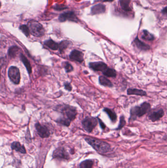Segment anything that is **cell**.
<instances>
[{"instance_id":"cell-1","label":"cell","mask_w":167,"mask_h":168,"mask_svg":"<svg viewBox=\"0 0 167 168\" xmlns=\"http://www.w3.org/2000/svg\"><path fill=\"white\" fill-rule=\"evenodd\" d=\"M85 140L99 153L103 154L110 150V146L106 141L92 137H86Z\"/></svg>"},{"instance_id":"cell-2","label":"cell","mask_w":167,"mask_h":168,"mask_svg":"<svg viewBox=\"0 0 167 168\" xmlns=\"http://www.w3.org/2000/svg\"><path fill=\"white\" fill-rule=\"evenodd\" d=\"M55 110L63 115V117L69 119L72 121L75 119L77 115L76 108L68 105H59L57 106Z\"/></svg>"},{"instance_id":"cell-3","label":"cell","mask_w":167,"mask_h":168,"mask_svg":"<svg viewBox=\"0 0 167 168\" xmlns=\"http://www.w3.org/2000/svg\"><path fill=\"white\" fill-rule=\"evenodd\" d=\"M28 26L32 35L36 37H41L45 34V30L40 23L32 20L28 22Z\"/></svg>"},{"instance_id":"cell-4","label":"cell","mask_w":167,"mask_h":168,"mask_svg":"<svg viewBox=\"0 0 167 168\" xmlns=\"http://www.w3.org/2000/svg\"><path fill=\"white\" fill-rule=\"evenodd\" d=\"M151 109V105L148 103L144 102L141 106H136L131 109V117L132 119H135L136 117H140L148 112Z\"/></svg>"},{"instance_id":"cell-5","label":"cell","mask_w":167,"mask_h":168,"mask_svg":"<svg viewBox=\"0 0 167 168\" xmlns=\"http://www.w3.org/2000/svg\"><path fill=\"white\" fill-rule=\"evenodd\" d=\"M82 124L85 130L87 132L90 133L97 126L98 119L91 116H87L82 120Z\"/></svg>"},{"instance_id":"cell-6","label":"cell","mask_w":167,"mask_h":168,"mask_svg":"<svg viewBox=\"0 0 167 168\" xmlns=\"http://www.w3.org/2000/svg\"><path fill=\"white\" fill-rule=\"evenodd\" d=\"M9 78L16 85H18L20 82L21 76L19 70L14 66H10L8 71Z\"/></svg>"},{"instance_id":"cell-7","label":"cell","mask_w":167,"mask_h":168,"mask_svg":"<svg viewBox=\"0 0 167 168\" xmlns=\"http://www.w3.org/2000/svg\"><path fill=\"white\" fill-rule=\"evenodd\" d=\"M35 128L38 134L41 138H48L50 136V131L46 125H42L39 123H37L35 124Z\"/></svg>"},{"instance_id":"cell-8","label":"cell","mask_w":167,"mask_h":168,"mask_svg":"<svg viewBox=\"0 0 167 168\" xmlns=\"http://www.w3.org/2000/svg\"><path fill=\"white\" fill-rule=\"evenodd\" d=\"M89 66L92 70L96 71H102L103 73L105 72L108 68L106 63L103 62H93L89 63Z\"/></svg>"},{"instance_id":"cell-9","label":"cell","mask_w":167,"mask_h":168,"mask_svg":"<svg viewBox=\"0 0 167 168\" xmlns=\"http://www.w3.org/2000/svg\"><path fill=\"white\" fill-rule=\"evenodd\" d=\"M54 158H62V159H68L69 156L65 148H59L54 150L53 155Z\"/></svg>"},{"instance_id":"cell-10","label":"cell","mask_w":167,"mask_h":168,"mask_svg":"<svg viewBox=\"0 0 167 168\" xmlns=\"http://www.w3.org/2000/svg\"><path fill=\"white\" fill-rule=\"evenodd\" d=\"M78 18L73 12H68L61 14L59 17V20L61 22H64L66 20L77 22Z\"/></svg>"},{"instance_id":"cell-11","label":"cell","mask_w":167,"mask_h":168,"mask_svg":"<svg viewBox=\"0 0 167 168\" xmlns=\"http://www.w3.org/2000/svg\"><path fill=\"white\" fill-rule=\"evenodd\" d=\"M70 59L72 61H77L78 63H82L83 62V54L82 52H81L77 50L72 51L70 54Z\"/></svg>"},{"instance_id":"cell-12","label":"cell","mask_w":167,"mask_h":168,"mask_svg":"<svg viewBox=\"0 0 167 168\" xmlns=\"http://www.w3.org/2000/svg\"><path fill=\"white\" fill-rule=\"evenodd\" d=\"M164 115V112L163 110L160 109L157 111L153 112L152 113H151L149 115L148 117L151 121H155L161 119L163 116Z\"/></svg>"},{"instance_id":"cell-13","label":"cell","mask_w":167,"mask_h":168,"mask_svg":"<svg viewBox=\"0 0 167 168\" xmlns=\"http://www.w3.org/2000/svg\"><path fill=\"white\" fill-rule=\"evenodd\" d=\"M106 11V6L103 4H99L94 5L91 9L92 14H101Z\"/></svg>"},{"instance_id":"cell-14","label":"cell","mask_w":167,"mask_h":168,"mask_svg":"<svg viewBox=\"0 0 167 168\" xmlns=\"http://www.w3.org/2000/svg\"><path fill=\"white\" fill-rule=\"evenodd\" d=\"M134 42L136 47L141 50L147 51L150 49V46H148V44H146V43L140 41L138 38H136L135 39Z\"/></svg>"},{"instance_id":"cell-15","label":"cell","mask_w":167,"mask_h":168,"mask_svg":"<svg viewBox=\"0 0 167 168\" xmlns=\"http://www.w3.org/2000/svg\"><path fill=\"white\" fill-rule=\"evenodd\" d=\"M12 149L16 150L17 152H20L22 153H26L25 148L23 145H21L20 143L17 141H14L12 143L11 145Z\"/></svg>"},{"instance_id":"cell-16","label":"cell","mask_w":167,"mask_h":168,"mask_svg":"<svg viewBox=\"0 0 167 168\" xmlns=\"http://www.w3.org/2000/svg\"><path fill=\"white\" fill-rule=\"evenodd\" d=\"M127 94L128 95H136L139 96H145L147 95L146 91L136 88H129L127 90Z\"/></svg>"},{"instance_id":"cell-17","label":"cell","mask_w":167,"mask_h":168,"mask_svg":"<svg viewBox=\"0 0 167 168\" xmlns=\"http://www.w3.org/2000/svg\"><path fill=\"white\" fill-rule=\"evenodd\" d=\"M44 44L47 47L53 50H57L59 49V44L50 39L44 42Z\"/></svg>"},{"instance_id":"cell-18","label":"cell","mask_w":167,"mask_h":168,"mask_svg":"<svg viewBox=\"0 0 167 168\" xmlns=\"http://www.w3.org/2000/svg\"><path fill=\"white\" fill-rule=\"evenodd\" d=\"M120 5L123 10L125 12H130L131 9L130 7V0H120Z\"/></svg>"},{"instance_id":"cell-19","label":"cell","mask_w":167,"mask_h":168,"mask_svg":"<svg viewBox=\"0 0 167 168\" xmlns=\"http://www.w3.org/2000/svg\"><path fill=\"white\" fill-rule=\"evenodd\" d=\"M21 60L22 62L24 63V65L26 67V70L28 71L29 74L32 73V66H30V63L28 60V59L26 58L25 56H24V55L22 54H21L20 56Z\"/></svg>"},{"instance_id":"cell-20","label":"cell","mask_w":167,"mask_h":168,"mask_svg":"<svg viewBox=\"0 0 167 168\" xmlns=\"http://www.w3.org/2000/svg\"><path fill=\"white\" fill-rule=\"evenodd\" d=\"M19 51H20V48L19 47L17 46H12L9 49L8 51V54L10 57L15 58L16 57Z\"/></svg>"},{"instance_id":"cell-21","label":"cell","mask_w":167,"mask_h":168,"mask_svg":"<svg viewBox=\"0 0 167 168\" xmlns=\"http://www.w3.org/2000/svg\"><path fill=\"white\" fill-rule=\"evenodd\" d=\"M99 83L101 85L106 87H113V84L111 82L104 76H101L99 77Z\"/></svg>"},{"instance_id":"cell-22","label":"cell","mask_w":167,"mask_h":168,"mask_svg":"<svg viewBox=\"0 0 167 168\" xmlns=\"http://www.w3.org/2000/svg\"><path fill=\"white\" fill-rule=\"evenodd\" d=\"M103 111L108 115L111 121H113V122L116 121V120H117V115H116L114 112H113L111 109H108L107 108H105Z\"/></svg>"},{"instance_id":"cell-23","label":"cell","mask_w":167,"mask_h":168,"mask_svg":"<svg viewBox=\"0 0 167 168\" xmlns=\"http://www.w3.org/2000/svg\"><path fill=\"white\" fill-rule=\"evenodd\" d=\"M142 38L146 41H152L155 39V37L148 30H144L142 34Z\"/></svg>"},{"instance_id":"cell-24","label":"cell","mask_w":167,"mask_h":168,"mask_svg":"<svg viewBox=\"0 0 167 168\" xmlns=\"http://www.w3.org/2000/svg\"><path fill=\"white\" fill-rule=\"evenodd\" d=\"M70 41H64L61 42L59 44V50L61 53L64 52V50L68 48L71 44Z\"/></svg>"},{"instance_id":"cell-25","label":"cell","mask_w":167,"mask_h":168,"mask_svg":"<svg viewBox=\"0 0 167 168\" xmlns=\"http://www.w3.org/2000/svg\"><path fill=\"white\" fill-rule=\"evenodd\" d=\"M94 162L91 160H87L82 162L80 164V168H92Z\"/></svg>"},{"instance_id":"cell-26","label":"cell","mask_w":167,"mask_h":168,"mask_svg":"<svg viewBox=\"0 0 167 168\" xmlns=\"http://www.w3.org/2000/svg\"><path fill=\"white\" fill-rule=\"evenodd\" d=\"M103 74L105 76L109 77H115L117 75L116 71L112 68H107Z\"/></svg>"},{"instance_id":"cell-27","label":"cell","mask_w":167,"mask_h":168,"mask_svg":"<svg viewBox=\"0 0 167 168\" xmlns=\"http://www.w3.org/2000/svg\"><path fill=\"white\" fill-rule=\"evenodd\" d=\"M57 122L58 123L61 124L62 125H64L66 127H69L71 121L69 119L67 118H64V117H62V118H59L57 120Z\"/></svg>"},{"instance_id":"cell-28","label":"cell","mask_w":167,"mask_h":168,"mask_svg":"<svg viewBox=\"0 0 167 168\" xmlns=\"http://www.w3.org/2000/svg\"><path fill=\"white\" fill-rule=\"evenodd\" d=\"M20 29L22 31L24 34H25L26 36V37L29 36L30 31L28 26L25 25H23L21 26L20 27Z\"/></svg>"},{"instance_id":"cell-29","label":"cell","mask_w":167,"mask_h":168,"mask_svg":"<svg viewBox=\"0 0 167 168\" xmlns=\"http://www.w3.org/2000/svg\"><path fill=\"white\" fill-rule=\"evenodd\" d=\"M64 68H65L66 72L67 73L72 72V71L74 70L73 66L69 62H66L65 63V64H64Z\"/></svg>"},{"instance_id":"cell-30","label":"cell","mask_w":167,"mask_h":168,"mask_svg":"<svg viewBox=\"0 0 167 168\" xmlns=\"http://www.w3.org/2000/svg\"><path fill=\"white\" fill-rule=\"evenodd\" d=\"M126 124V121L124 116H121L120 118V121L119 125L118 128V129H121L123 127H124V125Z\"/></svg>"},{"instance_id":"cell-31","label":"cell","mask_w":167,"mask_h":168,"mask_svg":"<svg viewBox=\"0 0 167 168\" xmlns=\"http://www.w3.org/2000/svg\"><path fill=\"white\" fill-rule=\"evenodd\" d=\"M64 87L66 90H67L68 91H71L72 90V86L71 85V84L68 82H66L64 83Z\"/></svg>"},{"instance_id":"cell-32","label":"cell","mask_w":167,"mask_h":168,"mask_svg":"<svg viewBox=\"0 0 167 168\" xmlns=\"http://www.w3.org/2000/svg\"><path fill=\"white\" fill-rule=\"evenodd\" d=\"M97 119H98V121L99 122V124H100V126H101L102 129H105L106 126V125L104 124V123L101 120V119H99V118H97Z\"/></svg>"},{"instance_id":"cell-33","label":"cell","mask_w":167,"mask_h":168,"mask_svg":"<svg viewBox=\"0 0 167 168\" xmlns=\"http://www.w3.org/2000/svg\"><path fill=\"white\" fill-rule=\"evenodd\" d=\"M162 12L164 14L167 15V7L164 8V9L162 10Z\"/></svg>"},{"instance_id":"cell-34","label":"cell","mask_w":167,"mask_h":168,"mask_svg":"<svg viewBox=\"0 0 167 168\" xmlns=\"http://www.w3.org/2000/svg\"><path fill=\"white\" fill-rule=\"evenodd\" d=\"M103 2H112L114 0H101Z\"/></svg>"}]
</instances>
